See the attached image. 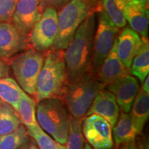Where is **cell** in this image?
I'll use <instances>...</instances> for the list:
<instances>
[{"mask_svg": "<svg viewBox=\"0 0 149 149\" xmlns=\"http://www.w3.org/2000/svg\"><path fill=\"white\" fill-rule=\"evenodd\" d=\"M124 17L129 26L142 38H148V5L128 3L123 8Z\"/></svg>", "mask_w": 149, "mask_h": 149, "instance_id": "2e32d148", "label": "cell"}, {"mask_svg": "<svg viewBox=\"0 0 149 149\" xmlns=\"http://www.w3.org/2000/svg\"><path fill=\"white\" fill-rule=\"evenodd\" d=\"M81 133L84 138L93 149H113L114 141L112 126L100 115L93 114L81 120Z\"/></svg>", "mask_w": 149, "mask_h": 149, "instance_id": "9c48e42d", "label": "cell"}, {"mask_svg": "<svg viewBox=\"0 0 149 149\" xmlns=\"http://www.w3.org/2000/svg\"><path fill=\"white\" fill-rule=\"evenodd\" d=\"M29 141V135L23 124L11 132L0 136V149H17Z\"/></svg>", "mask_w": 149, "mask_h": 149, "instance_id": "603a6c76", "label": "cell"}, {"mask_svg": "<svg viewBox=\"0 0 149 149\" xmlns=\"http://www.w3.org/2000/svg\"><path fill=\"white\" fill-rule=\"evenodd\" d=\"M30 47L28 35L11 22H0V59L7 61Z\"/></svg>", "mask_w": 149, "mask_h": 149, "instance_id": "30bf717a", "label": "cell"}, {"mask_svg": "<svg viewBox=\"0 0 149 149\" xmlns=\"http://www.w3.org/2000/svg\"><path fill=\"white\" fill-rule=\"evenodd\" d=\"M19 0H0V22H10Z\"/></svg>", "mask_w": 149, "mask_h": 149, "instance_id": "4316f807", "label": "cell"}, {"mask_svg": "<svg viewBox=\"0 0 149 149\" xmlns=\"http://www.w3.org/2000/svg\"><path fill=\"white\" fill-rule=\"evenodd\" d=\"M104 88L95 75L87 70L77 79L67 84L61 100L70 116L82 120L97 93Z\"/></svg>", "mask_w": 149, "mask_h": 149, "instance_id": "277c9868", "label": "cell"}, {"mask_svg": "<svg viewBox=\"0 0 149 149\" xmlns=\"http://www.w3.org/2000/svg\"><path fill=\"white\" fill-rule=\"evenodd\" d=\"M89 1H91V2L94 3V4H95L97 6H99V0H89Z\"/></svg>", "mask_w": 149, "mask_h": 149, "instance_id": "d590c367", "label": "cell"}, {"mask_svg": "<svg viewBox=\"0 0 149 149\" xmlns=\"http://www.w3.org/2000/svg\"><path fill=\"white\" fill-rule=\"evenodd\" d=\"M10 73V66L8 63L0 59V77H8Z\"/></svg>", "mask_w": 149, "mask_h": 149, "instance_id": "f1b7e54d", "label": "cell"}, {"mask_svg": "<svg viewBox=\"0 0 149 149\" xmlns=\"http://www.w3.org/2000/svg\"><path fill=\"white\" fill-rule=\"evenodd\" d=\"M99 4L119 29H123L126 25L127 22L123 8L117 0H99Z\"/></svg>", "mask_w": 149, "mask_h": 149, "instance_id": "d4e9b609", "label": "cell"}, {"mask_svg": "<svg viewBox=\"0 0 149 149\" xmlns=\"http://www.w3.org/2000/svg\"><path fill=\"white\" fill-rule=\"evenodd\" d=\"M36 119L41 128L52 138L66 145L70 125V114L59 98L44 99L37 103Z\"/></svg>", "mask_w": 149, "mask_h": 149, "instance_id": "3957f363", "label": "cell"}, {"mask_svg": "<svg viewBox=\"0 0 149 149\" xmlns=\"http://www.w3.org/2000/svg\"><path fill=\"white\" fill-rule=\"evenodd\" d=\"M42 0H19L10 22L29 35L44 10Z\"/></svg>", "mask_w": 149, "mask_h": 149, "instance_id": "8fae6325", "label": "cell"}, {"mask_svg": "<svg viewBox=\"0 0 149 149\" xmlns=\"http://www.w3.org/2000/svg\"><path fill=\"white\" fill-rule=\"evenodd\" d=\"M42 1L44 8L51 6L55 8L58 11L67 3L69 2L70 0H42Z\"/></svg>", "mask_w": 149, "mask_h": 149, "instance_id": "83f0119b", "label": "cell"}, {"mask_svg": "<svg viewBox=\"0 0 149 149\" xmlns=\"http://www.w3.org/2000/svg\"><path fill=\"white\" fill-rule=\"evenodd\" d=\"M118 2L124 8V6L128 3H141V4L148 5V0H117Z\"/></svg>", "mask_w": 149, "mask_h": 149, "instance_id": "f546056e", "label": "cell"}, {"mask_svg": "<svg viewBox=\"0 0 149 149\" xmlns=\"http://www.w3.org/2000/svg\"><path fill=\"white\" fill-rule=\"evenodd\" d=\"M36 104L33 99L22 91L17 111L22 124L26 128L32 127L38 124L36 119Z\"/></svg>", "mask_w": 149, "mask_h": 149, "instance_id": "ffe728a7", "label": "cell"}, {"mask_svg": "<svg viewBox=\"0 0 149 149\" xmlns=\"http://www.w3.org/2000/svg\"><path fill=\"white\" fill-rule=\"evenodd\" d=\"M115 97L122 112L128 113L139 90V81L134 76L126 74L107 86Z\"/></svg>", "mask_w": 149, "mask_h": 149, "instance_id": "7c38bea8", "label": "cell"}, {"mask_svg": "<svg viewBox=\"0 0 149 149\" xmlns=\"http://www.w3.org/2000/svg\"><path fill=\"white\" fill-rule=\"evenodd\" d=\"M44 59V53L29 47L8 61L9 66L20 88L33 98Z\"/></svg>", "mask_w": 149, "mask_h": 149, "instance_id": "8992f818", "label": "cell"}, {"mask_svg": "<svg viewBox=\"0 0 149 149\" xmlns=\"http://www.w3.org/2000/svg\"><path fill=\"white\" fill-rule=\"evenodd\" d=\"M26 128L29 135L35 141L39 149H66L65 145L59 144L52 138L41 128L39 124Z\"/></svg>", "mask_w": 149, "mask_h": 149, "instance_id": "cb8c5ba5", "label": "cell"}, {"mask_svg": "<svg viewBox=\"0 0 149 149\" xmlns=\"http://www.w3.org/2000/svg\"><path fill=\"white\" fill-rule=\"evenodd\" d=\"M29 146H30V140L28 141V142L26 143V144L22 145V146H20L19 148L17 149H29Z\"/></svg>", "mask_w": 149, "mask_h": 149, "instance_id": "836d02e7", "label": "cell"}, {"mask_svg": "<svg viewBox=\"0 0 149 149\" xmlns=\"http://www.w3.org/2000/svg\"><path fill=\"white\" fill-rule=\"evenodd\" d=\"M29 149H39L38 147H37V144H35V141L33 140V139H31V140H30Z\"/></svg>", "mask_w": 149, "mask_h": 149, "instance_id": "d6a6232c", "label": "cell"}, {"mask_svg": "<svg viewBox=\"0 0 149 149\" xmlns=\"http://www.w3.org/2000/svg\"><path fill=\"white\" fill-rule=\"evenodd\" d=\"M67 84L64 51L49 49L44 53V64L37 79L33 100L36 103L48 98L61 100Z\"/></svg>", "mask_w": 149, "mask_h": 149, "instance_id": "7a4b0ae2", "label": "cell"}, {"mask_svg": "<svg viewBox=\"0 0 149 149\" xmlns=\"http://www.w3.org/2000/svg\"><path fill=\"white\" fill-rule=\"evenodd\" d=\"M99 6L89 0H70L57 13L58 32L51 49L66 50L80 24Z\"/></svg>", "mask_w": 149, "mask_h": 149, "instance_id": "5b68a950", "label": "cell"}, {"mask_svg": "<svg viewBox=\"0 0 149 149\" xmlns=\"http://www.w3.org/2000/svg\"><path fill=\"white\" fill-rule=\"evenodd\" d=\"M2 102H3V101L1 100V99H0V107H1V104H2Z\"/></svg>", "mask_w": 149, "mask_h": 149, "instance_id": "8d00e7d4", "label": "cell"}, {"mask_svg": "<svg viewBox=\"0 0 149 149\" xmlns=\"http://www.w3.org/2000/svg\"><path fill=\"white\" fill-rule=\"evenodd\" d=\"M95 14L96 28L93 37L92 56L88 69V71L95 75L109 55L120 33V29L112 22L100 5Z\"/></svg>", "mask_w": 149, "mask_h": 149, "instance_id": "52a82bcc", "label": "cell"}, {"mask_svg": "<svg viewBox=\"0 0 149 149\" xmlns=\"http://www.w3.org/2000/svg\"><path fill=\"white\" fill-rule=\"evenodd\" d=\"M117 39L109 55L95 74L96 79L104 87L130 72L129 68L123 64L117 56Z\"/></svg>", "mask_w": 149, "mask_h": 149, "instance_id": "9a60e30c", "label": "cell"}, {"mask_svg": "<svg viewBox=\"0 0 149 149\" xmlns=\"http://www.w3.org/2000/svg\"><path fill=\"white\" fill-rule=\"evenodd\" d=\"M149 77L148 75L145 78L144 81L142 82V86H141V90L147 93H149Z\"/></svg>", "mask_w": 149, "mask_h": 149, "instance_id": "1f68e13d", "label": "cell"}, {"mask_svg": "<svg viewBox=\"0 0 149 149\" xmlns=\"http://www.w3.org/2000/svg\"><path fill=\"white\" fill-rule=\"evenodd\" d=\"M93 114L104 117L113 128L120 116V107L114 95L104 88L99 91L89 107L86 116Z\"/></svg>", "mask_w": 149, "mask_h": 149, "instance_id": "4fadbf2b", "label": "cell"}, {"mask_svg": "<svg viewBox=\"0 0 149 149\" xmlns=\"http://www.w3.org/2000/svg\"><path fill=\"white\" fill-rule=\"evenodd\" d=\"M142 38V37H141ZM129 71L140 83L144 81L149 72V44L148 38H142L140 49L132 61Z\"/></svg>", "mask_w": 149, "mask_h": 149, "instance_id": "d6986e66", "label": "cell"}, {"mask_svg": "<svg viewBox=\"0 0 149 149\" xmlns=\"http://www.w3.org/2000/svg\"><path fill=\"white\" fill-rule=\"evenodd\" d=\"M96 23V14L93 12L80 24L72 41L64 50L68 83L77 79L88 69Z\"/></svg>", "mask_w": 149, "mask_h": 149, "instance_id": "6da1fadb", "label": "cell"}, {"mask_svg": "<svg viewBox=\"0 0 149 149\" xmlns=\"http://www.w3.org/2000/svg\"><path fill=\"white\" fill-rule=\"evenodd\" d=\"M81 120L70 115L69 132L65 145L66 149H83L84 139L81 133Z\"/></svg>", "mask_w": 149, "mask_h": 149, "instance_id": "484cf974", "label": "cell"}, {"mask_svg": "<svg viewBox=\"0 0 149 149\" xmlns=\"http://www.w3.org/2000/svg\"><path fill=\"white\" fill-rule=\"evenodd\" d=\"M120 149H138V148L136 146L135 141H132L120 145Z\"/></svg>", "mask_w": 149, "mask_h": 149, "instance_id": "4dcf8cb0", "label": "cell"}, {"mask_svg": "<svg viewBox=\"0 0 149 149\" xmlns=\"http://www.w3.org/2000/svg\"><path fill=\"white\" fill-rule=\"evenodd\" d=\"M130 117L139 133H142L149 116V95L139 89L130 109Z\"/></svg>", "mask_w": 149, "mask_h": 149, "instance_id": "ac0fdd59", "label": "cell"}, {"mask_svg": "<svg viewBox=\"0 0 149 149\" xmlns=\"http://www.w3.org/2000/svg\"><path fill=\"white\" fill-rule=\"evenodd\" d=\"M57 32V10L53 7H46L28 35L29 46L37 51L45 53L53 47Z\"/></svg>", "mask_w": 149, "mask_h": 149, "instance_id": "ba28073f", "label": "cell"}, {"mask_svg": "<svg viewBox=\"0 0 149 149\" xmlns=\"http://www.w3.org/2000/svg\"><path fill=\"white\" fill-rule=\"evenodd\" d=\"M22 91L16 80L10 77H0V99L16 111Z\"/></svg>", "mask_w": 149, "mask_h": 149, "instance_id": "44dd1931", "label": "cell"}, {"mask_svg": "<svg viewBox=\"0 0 149 149\" xmlns=\"http://www.w3.org/2000/svg\"><path fill=\"white\" fill-rule=\"evenodd\" d=\"M112 134L117 146L135 141L137 136L141 135L136 128L130 114L124 112L120 113L118 120L112 129Z\"/></svg>", "mask_w": 149, "mask_h": 149, "instance_id": "e0dca14e", "label": "cell"}, {"mask_svg": "<svg viewBox=\"0 0 149 149\" xmlns=\"http://www.w3.org/2000/svg\"><path fill=\"white\" fill-rule=\"evenodd\" d=\"M142 44V38L129 26L123 28L117 39L116 51L118 57L128 68Z\"/></svg>", "mask_w": 149, "mask_h": 149, "instance_id": "5bb4252c", "label": "cell"}, {"mask_svg": "<svg viewBox=\"0 0 149 149\" xmlns=\"http://www.w3.org/2000/svg\"><path fill=\"white\" fill-rule=\"evenodd\" d=\"M83 149H93V148L88 144V143H86L84 146Z\"/></svg>", "mask_w": 149, "mask_h": 149, "instance_id": "e575fe53", "label": "cell"}, {"mask_svg": "<svg viewBox=\"0 0 149 149\" xmlns=\"http://www.w3.org/2000/svg\"><path fill=\"white\" fill-rule=\"evenodd\" d=\"M22 124L17 111L10 104L3 102L0 107V136L14 131Z\"/></svg>", "mask_w": 149, "mask_h": 149, "instance_id": "7402d4cb", "label": "cell"}]
</instances>
